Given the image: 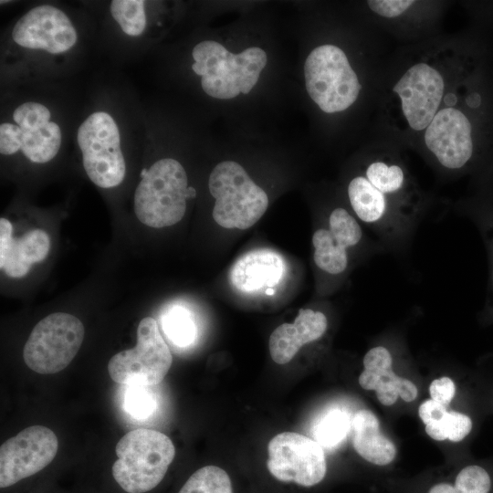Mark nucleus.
I'll return each instance as SVG.
<instances>
[{
	"label": "nucleus",
	"mask_w": 493,
	"mask_h": 493,
	"mask_svg": "<svg viewBox=\"0 0 493 493\" xmlns=\"http://www.w3.org/2000/svg\"><path fill=\"white\" fill-rule=\"evenodd\" d=\"M351 416L340 407L329 408L313 422V440L322 447L334 448L349 435Z\"/></svg>",
	"instance_id": "obj_20"
},
{
	"label": "nucleus",
	"mask_w": 493,
	"mask_h": 493,
	"mask_svg": "<svg viewBox=\"0 0 493 493\" xmlns=\"http://www.w3.org/2000/svg\"><path fill=\"white\" fill-rule=\"evenodd\" d=\"M188 191L183 165L173 158L160 159L143 171L135 189V215L150 227L173 226L185 214Z\"/></svg>",
	"instance_id": "obj_3"
},
{
	"label": "nucleus",
	"mask_w": 493,
	"mask_h": 493,
	"mask_svg": "<svg viewBox=\"0 0 493 493\" xmlns=\"http://www.w3.org/2000/svg\"><path fill=\"white\" fill-rule=\"evenodd\" d=\"M445 79L435 67L425 62L411 66L393 87L402 113L412 130L425 131L440 110Z\"/></svg>",
	"instance_id": "obj_12"
},
{
	"label": "nucleus",
	"mask_w": 493,
	"mask_h": 493,
	"mask_svg": "<svg viewBox=\"0 0 493 493\" xmlns=\"http://www.w3.org/2000/svg\"><path fill=\"white\" fill-rule=\"evenodd\" d=\"M58 441L43 425H32L7 439L0 446V488L10 487L39 472L55 458Z\"/></svg>",
	"instance_id": "obj_11"
},
{
	"label": "nucleus",
	"mask_w": 493,
	"mask_h": 493,
	"mask_svg": "<svg viewBox=\"0 0 493 493\" xmlns=\"http://www.w3.org/2000/svg\"><path fill=\"white\" fill-rule=\"evenodd\" d=\"M208 186L215 199L213 218L225 228L247 229L268 206L266 192L236 162L216 164L209 175Z\"/></svg>",
	"instance_id": "obj_4"
},
{
	"label": "nucleus",
	"mask_w": 493,
	"mask_h": 493,
	"mask_svg": "<svg viewBox=\"0 0 493 493\" xmlns=\"http://www.w3.org/2000/svg\"><path fill=\"white\" fill-rule=\"evenodd\" d=\"M77 142L84 170L93 184L111 188L123 181L126 163L121 133L110 113L100 110L89 114L78 129Z\"/></svg>",
	"instance_id": "obj_7"
},
{
	"label": "nucleus",
	"mask_w": 493,
	"mask_h": 493,
	"mask_svg": "<svg viewBox=\"0 0 493 493\" xmlns=\"http://www.w3.org/2000/svg\"><path fill=\"white\" fill-rule=\"evenodd\" d=\"M425 432L435 440L443 441L447 439L442 419L438 422L425 425Z\"/></svg>",
	"instance_id": "obj_32"
},
{
	"label": "nucleus",
	"mask_w": 493,
	"mask_h": 493,
	"mask_svg": "<svg viewBox=\"0 0 493 493\" xmlns=\"http://www.w3.org/2000/svg\"><path fill=\"white\" fill-rule=\"evenodd\" d=\"M163 328L168 339L179 347H186L196 337V326L191 313L181 306H174L164 313Z\"/></svg>",
	"instance_id": "obj_23"
},
{
	"label": "nucleus",
	"mask_w": 493,
	"mask_h": 493,
	"mask_svg": "<svg viewBox=\"0 0 493 493\" xmlns=\"http://www.w3.org/2000/svg\"><path fill=\"white\" fill-rule=\"evenodd\" d=\"M61 143L59 125L51 121L49 109L40 102L19 104L12 113V121L0 124L2 155L21 152L32 163H46L57 156Z\"/></svg>",
	"instance_id": "obj_6"
},
{
	"label": "nucleus",
	"mask_w": 493,
	"mask_h": 493,
	"mask_svg": "<svg viewBox=\"0 0 493 493\" xmlns=\"http://www.w3.org/2000/svg\"><path fill=\"white\" fill-rule=\"evenodd\" d=\"M283 257L269 249H256L241 256L232 266L229 279L242 292L270 288L279 283L285 273Z\"/></svg>",
	"instance_id": "obj_16"
},
{
	"label": "nucleus",
	"mask_w": 493,
	"mask_h": 493,
	"mask_svg": "<svg viewBox=\"0 0 493 493\" xmlns=\"http://www.w3.org/2000/svg\"><path fill=\"white\" fill-rule=\"evenodd\" d=\"M172 362V353L156 320L146 317L138 325L136 345L113 355L108 372L117 383L149 387L164 379Z\"/></svg>",
	"instance_id": "obj_9"
},
{
	"label": "nucleus",
	"mask_w": 493,
	"mask_h": 493,
	"mask_svg": "<svg viewBox=\"0 0 493 493\" xmlns=\"http://www.w3.org/2000/svg\"><path fill=\"white\" fill-rule=\"evenodd\" d=\"M429 493H456L455 486L446 483H439L433 486Z\"/></svg>",
	"instance_id": "obj_33"
},
{
	"label": "nucleus",
	"mask_w": 493,
	"mask_h": 493,
	"mask_svg": "<svg viewBox=\"0 0 493 493\" xmlns=\"http://www.w3.org/2000/svg\"><path fill=\"white\" fill-rule=\"evenodd\" d=\"M370 9L380 16L394 18L409 9L414 1L411 0H372L367 2Z\"/></svg>",
	"instance_id": "obj_27"
},
{
	"label": "nucleus",
	"mask_w": 493,
	"mask_h": 493,
	"mask_svg": "<svg viewBox=\"0 0 493 493\" xmlns=\"http://www.w3.org/2000/svg\"><path fill=\"white\" fill-rule=\"evenodd\" d=\"M266 294H267V295H274V294H275V290L272 289V288H267V289L266 290Z\"/></svg>",
	"instance_id": "obj_34"
},
{
	"label": "nucleus",
	"mask_w": 493,
	"mask_h": 493,
	"mask_svg": "<svg viewBox=\"0 0 493 493\" xmlns=\"http://www.w3.org/2000/svg\"><path fill=\"white\" fill-rule=\"evenodd\" d=\"M364 232L357 219L343 207L334 208L326 227L312 236L313 260L324 274L341 276L349 267L350 250L362 246Z\"/></svg>",
	"instance_id": "obj_14"
},
{
	"label": "nucleus",
	"mask_w": 493,
	"mask_h": 493,
	"mask_svg": "<svg viewBox=\"0 0 493 493\" xmlns=\"http://www.w3.org/2000/svg\"><path fill=\"white\" fill-rule=\"evenodd\" d=\"M13 41L21 47L62 54L78 41V32L70 18L61 9L51 5L31 8L15 24Z\"/></svg>",
	"instance_id": "obj_13"
},
{
	"label": "nucleus",
	"mask_w": 493,
	"mask_h": 493,
	"mask_svg": "<svg viewBox=\"0 0 493 493\" xmlns=\"http://www.w3.org/2000/svg\"><path fill=\"white\" fill-rule=\"evenodd\" d=\"M304 77L310 99L326 113L350 108L362 88L346 54L330 44L319 46L309 53Z\"/></svg>",
	"instance_id": "obj_5"
},
{
	"label": "nucleus",
	"mask_w": 493,
	"mask_h": 493,
	"mask_svg": "<svg viewBox=\"0 0 493 493\" xmlns=\"http://www.w3.org/2000/svg\"><path fill=\"white\" fill-rule=\"evenodd\" d=\"M118 459L112 475L128 493H144L164 477L175 456L172 440L164 434L146 428L131 430L117 443Z\"/></svg>",
	"instance_id": "obj_2"
},
{
	"label": "nucleus",
	"mask_w": 493,
	"mask_h": 493,
	"mask_svg": "<svg viewBox=\"0 0 493 493\" xmlns=\"http://www.w3.org/2000/svg\"><path fill=\"white\" fill-rule=\"evenodd\" d=\"M192 68L201 76L203 90L209 96L228 100L239 93L248 94L257 84L267 62L266 52L257 47L238 54L229 52L214 40H205L194 46Z\"/></svg>",
	"instance_id": "obj_1"
},
{
	"label": "nucleus",
	"mask_w": 493,
	"mask_h": 493,
	"mask_svg": "<svg viewBox=\"0 0 493 493\" xmlns=\"http://www.w3.org/2000/svg\"><path fill=\"white\" fill-rule=\"evenodd\" d=\"M145 1L113 0L110 12L123 33L130 37L141 36L146 27Z\"/></svg>",
	"instance_id": "obj_22"
},
{
	"label": "nucleus",
	"mask_w": 493,
	"mask_h": 493,
	"mask_svg": "<svg viewBox=\"0 0 493 493\" xmlns=\"http://www.w3.org/2000/svg\"><path fill=\"white\" fill-rule=\"evenodd\" d=\"M13 227L11 223L1 217L0 219V263L4 262L7 251L13 241L12 237Z\"/></svg>",
	"instance_id": "obj_30"
},
{
	"label": "nucleus",
	"mask_w": 493,
	"mask_h": 493,
	"mask_svg": "<svg viewBox=\"0 0 493 493\" xmlns=\"http://www.w3.org/2000/svg\"><path fill=\"white\" fill-rule=\"evenodd\" d=\"M49 248L50 239L44 230H30L18 239H13L0 267L11 278H22L34 263L45 259Z\"/></svg>",
	"instance_id": "obj_19"
},
{
	"label": "nucleus",
	"mask_w": 493,
	"mask_h": 493,
	"mask_svg": "<svg viewBox=\"0 0 493 493\" xmlns=\"http://www.w3.org/2000/svg\"><path fill=\"white\" fill-rule=\"evenodd\" d=\"M492 184L481 186V192L463 206L464 214L473 222L480 234L488 257V280L484 319L493 321V196Z\"/></svg>",
	"instance_id": "obj_18"
},
{
	"label": "nucleus",
	"mask_w": 493,
	"mask_h": 493,
	"mask_svg": "<svg viewBox=\"0 0 493 493\" xmlns=\"http://www.w3.org/2000/svg\"><path fill=\"white\" fill-rule=\"evenodd\" d=\"M446 413V406L433 399L425 400L418 408L419 417L425 425L440 421Z\"/></svg>",
	"instance_id": "obj_29"
},
{
	"label": "nucleus",
	"mask_w": 493,
	"mask_h": 493,
	"mask_svg": "<svg viewBox=\"0 0 493 493\" xmlns=\"http://www.w3.org/2000/svg\"><path fill=\"white\" fill-rule=\"evenodd\" d=\"M431 399L446 406L454 398L456 385L448 377H441L434 380L429 386Z\"/></svg>",
	"instance_id": "obj_28"
},
{
	"label": "nucleus",
	"mask_w": 493,
	"mask_h": 493,
	"mask_svg": "<svg viewBox=\"0 0 493 493\" xmlns=\"http://www.w3.org/2000/svg\"><path fill=\"white\" fill-rule=\"evenodd\" d=\"M124 404L126 411L137 419L148 418L157 406L155 395L145 386H131Z\"/></svg>",
	"instance_id": "obj_24"
},
{
	"label": "nucleus",
	"mask_w": 493,
	"mask_h": 493,
	"mask_svg": "<svg viewBox=\"0 0 493 493\" xmlns=\"http://www.w3.org/2000/svg\"><path fill=\"white\" fill-rule=\"evenodd\" d=\"M442 422L447 439L453 442L464 440L472 432L474 426L473 420L468 414L456 411L447 412L442 418Z\"/></svg>",
	"instance_id": "obj_25"
},
{
	"label": "nucleus",
	"mask_w": 493,
	"mask_h": 493,
	"mask_svg": "<svg viewBox=\"0 0 493 493\" xmlns=\"http://www.w3.org/2000/svg\"><path fill=\"white\" fill-rule=\"evenodd\" d=\"M267 469L278 480L303 487L320 483L327 471L323 447L296 432L276 435L267 445Z\"/></svg>",
	"instance_id": "obj_10"
},
{
	"label": "nucleus",
	"mask_w": 493,
	"mask_h": 493,
	"mask_svg": "<svg viewBox=\"0 0 493 493\" xmlns=\"http://www.w3.org/2000/svg\"><path fill=\"white\" fill-rule=\"evenodd\" d=\"M399 396L405 402H412L417 397V388L414 383L405 378H401L398 385Z\"/></svg>",
	"instance_id": "obj_31"
},
{
	"label": "nucleus",
	"mask_w": 493,
	"mask_h": 493,
	"mask_svg": "<svg viewBox=\"0 0 493 493\" xmlns=\"http://www.w3.org/2000/svg\"><path fill=\"white\" fill-rule=\"evenodd\" d=\"M328 324L322 311L300 309L293 323H283L271 333L268 348L272 360L278 364L289 362L303 345L320 340Z\"/></svg>",
	"instance_id": "obj_15"
},
{
	"label": "nucleus",
	"mask_w": 493,
	"mask_h": 493,
	"mask_svg": "<svg viewBox=\"0 0 493 493\" xmlns=\"http://www.w3.org/2000/svg\"><path fill=\"white\" fill-rule=\"evenodd\" d=\"M84 333L82 322L71 314L56 312L47 316L34 327L25 344L26 366L41 374L64 370L77 355Z\"/></svg>",
	"instance_id": "obj_8"
},
{
	"label": "nucleus",
	"mask_w": 493,
	"mask_h": 493,
	"mask_svg": "<svg viewBox=\"0 0 493 493\" xmlns=\"http://www.w3.org/2000/svg\"><path fill=\"white\" fill-rule=\"evenodd\" d=\"M400 376H398L393 369L386 372L383 375L381 376L380 381L376 389V396L378 401L386 406L393 405L399 396L398 393V385L401 381Z\"/></svg>",
	"instance_id": "obj_26"
},
{
	"label": "nucleus",
	"mask_w": 493,
	"mask_h": 493,
	"mask_svg": "<svg viewBox=\"0 0 493 493\" xmlns=\"http://www.w3.org/2000/svg\"><path fill=\"white\" fill-rule=\"evenodd\" d=\"M178 493H233L228 474L219 467L205 466L186 480Z\"/></svg>",
	"instance_id": "obj_21"
},
{
	"label": "nucleus",
	"mask_w": 493,
	"mask_h": 493,
	"mask_svg": "<svg viewBox=\"0 0 493 493\" xmlns=\"http://www.w3.org/2000/svg\"><path fill=\"white\" fill-rule=\"evenodd\" d=\"M349 435L355 451L366 461L385 466L394 459L395 446L381 433L379 420L372 411L361 409L351 416Z\"/></svg>",
	"instance_id": "obj_17"
}]
</instances>
